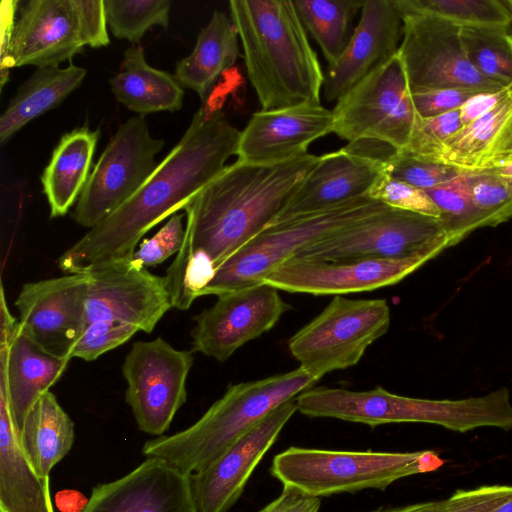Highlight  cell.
Returning a JSON list of instances; mask_svg holds the SVG:
<instances>
[{
  "mask_svg": "<svg viewBox=\"0 0 512 512\" xmlns=\"http://www.w3.org/2000/svg\"><path fill=\"white\" fill-rule=\"evenodd\" d=\"M395 6L403 21L398 53L411 93L442 88L498 92L507 88L483 76L469 62L460 25L433 14Z\"/></svg>",
  "mask_w": 512,
  "mask_h": 512,
  "instance_id": "obj_11",
  "label": "cell"
},
{
  "mask_svg": "<svg viewBox=\"0 0 512 512\" xmlns=\"http://www.w3.org/2000/svg\"><path fill=\"white\" fill-rule=\"evenodd\" d=\"M0 512H54L49 479L23 451L5 387L0 384Z\"/></svg>",
  "mask_w": 512,
  "mask_h": 512,
  "instance_id": "obj_26",
  "label": "cell"
},
{
  "mask_svg": "<svg viewBox=\"0 0 512 512\" xmlns=\"http://www.w3.org/2000/svg\"><path fill=\"white\" fill-rule=\"evenodd\" d=\"M86 73L85 68L73 64L65 68H37L19 87L0 117L1 144L30 121L57 107L82 83Z\"/></svg>",
  "mask_w": 512,
  "mask_h": 512,
  "instance_id": "obj_30",
  "label": "cell"
},
{
  "mask_svg": "<svg viewBox=\"0 0 512 512\" xmlns=\"http://www.w3.org/2000/svg\"><path fill=\"white\" fill-rule=\"evenodd\" d=\"M390 325L385 299H348L335 296L324 310L288 341L292 356L311 376L356 365L366 349Z\"/></svg>",
  "mask_w": 512,
  "mask_h": 512,
  "instance_id": "obj_9",
  "label": "cell"
},
{
  "mask_svg": "<svg viewBox=\"0 0 512 512\" xmlns=\"http://www.w3.org/2000/svg\"><path fill=\"white\" fill-rule=\"evenodd\" d=\"M363 142L320 156L272 224L323 211L367 196L385 173L384 159ZM271 224V225H272Z\"/></svg>",
  "mask_w": 512,
  "mask_h": 512,
  "instance_id": "obj_18",
  "label": "cell"
},
{
  "mask_svg": "<svg viewBox=\"0 0 512 512\" xmlns=\"http://www.w3.org/2000/svg\"><path fill=\"white\" fill-rule=\"evenodd\" d=\"M364 1H293L304 28L318 43L328 65L334 64L347 46L353 17Z\"/></svg>",
  "mask_w": 512,
  "mask_h": 512,
  "instance_id": "obj_32",
  "label": "cell"
},
{
  "mask_svg": "<svg viewBox=\"0 0 512 512\" xmlns=\"http://www.w3.org/2000/svg\"><path fill=\"white\" fill-rule=\"evenodd\" d=\"M229 10L261 110L321 104L325 73L293 1L231 0Z\"/></svg>",
  "mask_w": 512,
  "mask_h": 512,
  "instance_id": "obj_3",
  "label": "cell"
},
{
  "mask_svg": "<svg viewBox=\"0 0 512 512\" xmlns=\"http://www.w3.org/2000/svg\"><path fill=\"white\" fill-rule=\"evenodd\" d=\"M359 22L338 60L328 65L324 97L337 101L375 67L397 53L403 21L393 0H365Z\"/></svg>",
  "mask_w": 512,
  "mask_h": 512,
  "instance_id": "obj_23",
  "label": "cell"
},
{
  "mask_svg": "<svg viewBox=\"0 0 512 512\" xmlns=\"http://www.w3.org/2000/svg\"><path fill=\"white\" fill-rule=\"evenodd\" d=\"M74 423L50 391L31 407L19 434L20 445L35 471L49 479L52 468L70 451Z\"/></svg>",
  "mask_w": 512,
  "mask_h": 512,
  "instance_id": "obj_31",
  "label": "cell"
},
{
  "mask_svg": "<svg viewBox=\"0 0 512 512\" xmlns=\"http://www.w3.org/2000/svg\"><path fill=\"white\" fill-rule=\"evenodd\" d=\"M164 146L150 134L145 116L128 119L116 131L89 175L73 213L76 223L93 228L124 202L157 167Z\"/></svg>",
  "mask_w": 512,
  "mask_h": 512,
  "instance_id": "obj_12",
  "label": "cell"
},
{
  "mask_svg": "<svg viewBox=\"0 0 512 512\" xmlns=\"http://www.w3.org/2000/svg\"><path fill=\"white\" fill-rule=\"evenodd\" d=\"M385 173L423 190H429L458 178L464 172L443 163L419 159L392 151L384 159Z\"/></svg>",
  "mask_w": 512,
  "mask_h": 512,
  "instance_id": "obj_38",
  "label": "cell"
},
{
  "mask_svg": "<svg viewBox=\"0 0 512 512\" xmlns=\"http://www.w3.org/2000/svg\"><path fill=\"white\" fill-rule=\"evenodd\" d=\"M183 214H173L160 230L149 239H145L135 251L132 259L144 268L163 263L178 253L183 246L186 224Z\"/></svg>",
  "mask_w": 512,
  "mask_h": 512,
  "instance_id": "obj_42",
  "label": "cell"
},
{
  "mask_svg": "<svg viewBox=\"0 0 512 512\" xmlns=\"http://www.w3.org/2000/svg\"><path fill=\"white\" fill-rule=\"evenodd\" d=\"M192 350H178L162 337L137 341L122 365L125 400L138 428L160 436L186 402V381L193 365Z\"/></svg>",
  "mask_w": 512,
  "mask_h": 512,
  "instance_id": "obj_13",
  "label": "cell"
},
{
  "mask_svg": "<svg viewBox=\"0 0 512 512\" xmlns=\"http://www.w3.org/2000/svg\"><path fill=\"white\" fill-rule=\"evenodd\" d=\"M82 272L88 277L87 324L114 321L151 333L173 308L164 277L132 258L98 263Z\"/></svg>",
  "mask_w": 512,
  "mask_h": 512,
  "instance_id": "obj_14",
  "label": "cell"
},
{
  "mask_svg": "<svg viewBox=\"0 0 512 512\" xmlns=\"http://www.w3.org/2000/svg\"><path fill=\"white\" fill-rule=\"evenodd\" d=\"M481 93L465 88H442L412 93V100L419 117L430 118L460 107L472 96Z\"/></svg>",
  "mask_w": 512,
  "mask_h": 512,
  "instance_id": "obj_44",
  "label": "cell"
},
{
  "mask_svg": "<svg viewBox=\"0 0 512 512\" xmlns=\"http://www.w3.org/2000/svg\"><path fill=\"white\" fill-rule=\"evenodd\" d=\"M367 196L404 211L440 219V211L428 193L384 173L370 188Z\"/></svg>",
  "mask_w": 512,
  "mask_h": 512,
  "instance_id": "obj_40",
  "label": "cell"
},
{
  "mask_svg": "<svg viewBox=\"0 0 512 512\" xmlns=\"http://www.w3.org/2000/svg\"><path fill=\"white\" fill-rule=\"evenodd\" d=\"M104 6L113 35L132 43L139 42L150 27L169 24V0H104Z\"/></svg>",
  "mask_w": 512,
  "mask_h": 512,
  "instance_id": "obj_35",
  "label": "cell"
},
{
  "mask_svg": "<svg viewBox=\"0 0 512 512\" xmlns=\"http://www.w3.org/2000/svg\"><path fill=\"white\" fill-rule=\"evenodd\" d=\"M68 362L40 350L19 329L9 346L0 348V384L18 435L31 407L58 381Z\"/></svg>",
  "mask_w": 512,
  "mask_h": 512,
  "instance_id": "obj_25",
  "label": "cell"
},
{
  "mask_svg": "<svg viewBox=\"0 0 512 512\" xmlns=\"http://www.w3.org/2000/svg\"><path fill=\"white\" fill-rule=\"evenodd\" d=\"M493 512H512V499L508 500Z\"/></svg>",
  "mask_w": 512,
  "mask_h": 512,
  "instance_id": "obj_51",
  "label": "cell"
},
{
  "mask_svg": "<svg viewBox=\"0 0 512 512\" xmlns=\"http://www.w3.org/2000/svg\"><path fill=\"white\" fill-rule=\"evenodd\" d=\"M334 117L321 104L255 112L241 131L237 161L274 165L307 154L309 145L333 132Z\"/></svg>",
  "mask_w": 512,
  "mask_h": 512,
  "instance_id": "obj_21",
  "label": "cell"
},
{
  "mask_svg": "<svg viewBox=\"0 0 512 512\" xmlns=\"http://www.w3.org/2000/svg\"><path fill=\"white\" fill-rule=\"evenodd\" d=\"M451 247L440 219L389 207L300 249L326 261L402 259Z\"/></svg>",
  "mask_w": 512,
  "mask_h": 512,
  "instance_id": "obj_10",
  "label": "cell"
},
{
  "mask_svg": "<svg viewBox=\"0 0 512 512\" xmlns=\"http://www.w3.org/2000/svg\"><path fill=\"white\" fill-rule=\"evenodd\" d=\"M274 287L259 283L221 294L194 317L192 351L223 362L242 345L269 331L291 306Z\"/></svg>",
  "mask_w": 512,
  "mask_h": 512,
  "instance_id": "obj_16",
  "label": "cell"
},
{
  "mask_svg": "<svg viewBox=\"0 0 512 512\" xmlns=\"http://www.w3.org/2000/svg\"><path fill=\"white\" fill-rule=\"evenodd\" d=\"M503 7L505 8L511 23H512V0H501Z\"/></svg>",
  "mask_w": 512,
  "mask_h": 512,
  "instance_id": "obj_52",
  "label": "cell"
},
{
  "mask_svg": "<svg viewBox=\"0 0 512 512\" xmlns=\"http://www.w3.org/2000/svg\"><path fill=\"white\" fill-rule=\"evenodd\" d=\"M109 83L116 99L141 116L183 105L184 90L175 76L150 66L137 46L124 52L120 71Z\"/></svg>",
  "mask_w": 512,
  "mask_h": 512,
  "instance_id": "obj_28",
  "label": "cell"
},
{
  "mask_svg": "<svg viewBox=\"0 0 512 512\" xmlns=\"http://www.w3.org/2000/svg\"><path fill=\"white\" fill-rule=\"evenodd\" d=\"M440 253L429 251L402 259L349 261L293 256L262 282L290 293L341 296L396 284Z\"/></svg>",
  "mask_w": 512,
  "mask_h": 512,
  "instance_id": "obj_17",
  "label": "cell"
},
{
  "mask_svg": "<svg viewBox=\"0 0 512 512\" xmlns=\"http://www.w3.org/2000/svg\"><path fill=\"white\" fill-rule=\"evenodd\" d=\"M0 348L8 347L19 329V322L12 315L6 304L4 289L1 287L0 297Z\"/></svg>",
  "mask_w": 512,
  "mask_h": 512,
  "instance_id": "obj_49",
  "label": "cell"
},
{
  "mask_svg": "<svg viewBox=\"0 0 512 512\" xmlns=\"http://www.w3.org/2000/svg\"><path fill=\"white\" fill-rule=\"evenodd\" d=\"M512 499V486L486 485L460 489L446 498L438 512H493Z\"/></svg>",
  "mask_w": 512,
  "mask_h": 512,
  "instance_id": "obj_43",
  "label": "cell"
},
{
  "mask_svg": "<svg viewBox=\"0 0 512 512\" xmlns=\"http://www.w3.org/2000/svg\"><path fill=\"white\" fill-rule=\"evenodd\" d=\"M332 112L333 133L341 139L404 151L419 116L398 51L337 100Z\"/></svg>",
  "mask_w": 512,
  "mask_h": 512,
  "instance_id": "obj_8",
  "label": "cell"
},
{
  "mask_svg": "<svg viewBox=\"0 0 512 512\" xmlns=\"http://www.w3.org/2000/svg\"><path fill=\"white\" fill-rule=\"evenodd\" d=\"M81 30L86 45L99 48L110 42L104 1L76 0Z\"/></svg>",
  "mask_w": 512,
  "mask_h": 512,
  "instance_id": "obj_45",
  "label": "cell"
},
{
  "mask_svg": "<svg viewBox=\"0 0 512 512\" xmlns=\"http://www.w3.org/2000/svg\"><path fill=\"white\" fill-rule=\"evenodd\" d=\"M297 410L308 417L335 418L375 427L391 423H426L465 433L477 428L512 427V402L506 388L457 400L413 398L382 387L368 391L316 387L299 394Z\"/></svg>",
  "mask_w": 512,
  "mask_h": 512,
  "instance_id": "obj_4",
  "label": "cell"
},
{
  "mask_svg": "<svg viewBox=\"0 0 512 512\" xmlns=\"http://www.w3.org/2000/svg\"><path fill=\"white\" fill-rule=\"evenodd\" d=\"M85 45L76 0H31L16 19L10 60L12 67L58 66Z\"/></svg>",
  "mask_w": 512,
  "mask_h": 512,
  "instance_id": "obj_22",
  "label": "cell"
},
{
  "mask_svg": "<svg viewBox=\"0 0 512 512\" xmlns=\"http://www.w3.org/2000/svg\"><path fill=\"white\" fill-rule=\"evenodd\" d=\"M99 135V130L87 126L77 128L64 134L53 150L41 176L51 217L65 215L81 194Z\"/></svg>",
  "mask_w": 512,
  "mask_h": 512,
  "instance_id": "obj_29",
  "label": "cell"
},
{
  "mask_svg": "<svg viewBox=\"0 0 512 512\" xmlns=\"http://www.w3.org/2000/svg\"><path fill=\"white\" fill-rule=\"evenodd\" d=\"M80 512H199L192 474L147 457L114 481L99 484Z\"/></svg>",
  "mask_w": 512,
  "mask_h": 512,
  "instance_id": "obj_20",
  "label": "cell"
},
{
  "mask_svg": "<svg viewBox=\"0 0 512 512\" xmlns=\"http://www.w3.org/2000/svg\"><path fill=\"white\" fill-rule=\"evenodd\" d=\"M368 196L341 205L272 224L262 230L216 271L199 297L239 290L263 279L297 252L331 233L388 209Z\"/></svg>",
  "mask_w": 512,
  "mask_h": 512,
  "instance_id": "obj_7",
  "label": "cell"
},
{
  "mask_svg": "<svg viewBox=\"0 0 512 512\" xmlns=\"http://www.w3.org/2000/svg\"><path fill=\"white\" fill-rule=\"evenodd\" d=\"M139 330L131 325L114 321H94L86 325L76 341L71 359L76 357L92 361L102 354L127 342Z\"/></svg>",
  "mask_w": 512,
  "mask_h": 512,
  "instance_id": "obj_41",
  "label": "cell"
},
{
  "mask_svg": "<svg viewBox=\"0 0 512 512\" xmlns=\"http://www.w3.org/2000/svg\"><path fill=\"white\" fill-rule=\"evenodd\" d=\"M466 173L471 198L483 227H496L512 219V176L491 169Z\"/></svg>",
  "mask_w": 512,
  "mask_h": 512,
  "instance_id": "obj_37",
  "label": "cell"
},
{
  "mask_svg": "<svg viewBox=\"0 0 512 512\" xmlns=\"http://www.w3.org/2000/svg\"><path fill=\"white\" fill-rule=\"evenodd\" d=\"M445 499L436 500V501H427L420 502L415 504H410L406 506H401L392 509H378L373 512H438L441 507L444 505Z\"/></svg>",
  "mask_w": 512,
  "mask_h": 512,
  "instance_id": "obj_50",
  "label": "cell"
},
{
  "mask_svg": "<svg viewBox=\"0 0 512 512\" xmlns=\"http://www.w3.org/2000/svg\"><path fill=\"white\" fill-rule=\"evenodd\" d=\"M461 41L469 62L486 78L512 86V30L510 25L461 26Z\"/></svg>",
  "mask_w": 512,
  "mask_h": 512,
  "instance_id": "obj_33",
  "label": "cell"
},
{
  "mask_svg": "<svg viewBox=\"0 0 512 512\" xmlns=\"http://www.w3.org/2000/svg\"><path fill=\"white\" fill-rule=\"evenodd\" d=\"M403 9L433 14L465 25H510L501 0H394Z\"/></svg>",
  "mask_w": 512,
  "mask_h": 512,
  "instance_id": "obj_36",
  "label": "cell"
},
{
  "mask_svg": "<svg viewBox=\"0 0 512 512\" xmlns=\"http://www.w3.org/2000/svg\"><path fill=\"white\" fill-rule=\"evenodd\" d=\"M462 127L459 109L430 118L419 117L409 144L401 153L436 162L444 143Z\"/></svg>",
  "mask_w": 512,
  "mask_h": 512,
  "instance_id": "obj_39",
  "label": "cell"
},
{
  "mask_svg": "<svg viewBox=\"0 0 512 512\" xmlns=\"http://www.w3.org/2000/svg\"><path fill=\"white\" fill-rule=\"evenodd\" d=\"M436 162L470 173L512 165V86L486 115L451 136Z\"/></svg>",
  "mask_w": 512,
  "mask_h": 512,
  "instance_id": "obj_24",
  "label": "cell"
},
{
  "mask_svg": "<svg viewBox=\"0 0 512 512\" xmlns=\"http://www.w3.org/2000/svg\"><path fill=\"white\" fill-rule=\"evenodd\" d=\"M85 273L25 283L15 301L19 331L43 352L71 359L87 325Z\"/></svg>",
  "mask_w": 512,
  "mask_h": 512,
  "instance_id": "obj_15",
  "label": "cell"
},
{
  "mask_svg": "<svg viewBox=\"0 0 512 512\" xmlns=\"http://www.w3.org/2000/svg\"><path fill=\"white\" fill-rule=\"evenodd\" d=\"M239 41L231 17L215 11L199 33L192 53L177 63L175 78L204 103L218 77L239 58Z\"/></svg>",
  "mask_w": 512,
  "mask_h": 512,
  "instance_id": "obj_27",
  "label": "cell"
},
{
  "mask_svg": "<svg viewBox=\"0 0 512 512\" xmlns=\"http://www.w3.org/2000/svg\"><path fill=\"white\" fill-rule=\"evenodd\" d=\"M318 380L301 367L264 379L229 385L224 395L187 429L159 436L143 446L156 457L193 474L206 467L284 402Z\"/></svg>",
  "mask_w": 512,
  "mask_h": 512,
  "instance_id": "obj_5",
  "label": "cell"
},
{
  "mask_svg": "<svg viewBox=\"0 0 512 512\" xmlns=\"http://www.w3.org/2000/svg\"><path fill=\"white\" fill-rule=\"evenodd\" d=\"M321 500L283 487L277 498L258 512H320Z\"/></svg>",
  "mask_w": 512,
  "mask_h": 512,
  "instance_id": "obj_47",
  "label": "cell"
},
{
  "mask_svg": "<svg viewBox=\"0 0 512 512\" xmlns=\"http://www.w3.org/2000/svg\"><path fill=\"white\" fill-rule=\"evenodd\" d=\"M296 411L295 398L284 402L218 458L192 474L199 512H226L237 502L254 469Z\"/></svg>",
  "mask_w": 512,
  "mask_h": 512,
  "instance_id": "obj_19",
  "label": "cell"
},
{
  "mask_svg": "<svg viewBox=\"0 0 512 512\" xmlns=\"http://www.w3.org/2000/svg\"><path fill=\"white\" fill-rule=\"evenodd\" d=\"M509 87L498 92H481L468 99L459 109L463 126L473 123L492 110Z\"/></svg>",
  "mask_w": 512,
  "mask_h": 512,
  "instance_id": "obj_48",
  "label": "cell"
},
{
  "mask_svg": "<svg viewBox=\"0 0 512 512\" xmlns=\"http://www.w3.org/2000/svg\"><path fill=\"white\" fill-rule=\"evenodd\" d=\"M241 131L223 112L193 115L180 141L158 163L141 187L113 213L95 225L58 259L66 274L110 261L131 259L140 239L175 214L226 167L237 154Z\"/></svg>",
  "mask_w": 512,
  "mask_h": 512,
  "instance_id": "obj_2",
  "label": "cell"
},
{
  "mask_svg": "<svg viewBox=\"0 0 512 512\" xmlns=\"http://www.w3.org/2000/svg\"><path fill=\"white\" fill-rule=\"evenodd\" d=\"M426 192L440 211V221L451 247L475 230L484 228L482 218L471 198L466 172L453 181Z\"/></svg>",
  "mask_w": 512,
  "mask_h": 512,
  "instance_id": "obj_34",
  "label": "cell"
},
{
  "mask_svg": "<svg viewBox=\"0 0 512 512\" xmlns=\"http://www.w3.org/2000/svg\"><path fill=\"white\" fill-rule=\"evenodd\" d=\"M19 1L3 0L0 4V87L3 89L9 79L12 68L10 60V47L16 23V11Z\"/></svg>",
  "mask_w": 512,
  "mask_h": 512,
  "instance_id": "obj_46",
  "label": "cell"
},
{
  "mask_svg": "<svg viewBox=\"0 0 512 512\" xmlns=\"http://www.w3.org/2000/svg\"><path fill=\"white\" fill-rule=\"evenodd\" d=\"M319 159L307 153L274 165L236 160L192 198L184 207L183 246L164 276L173 308L187 310L219 267L272 224Z\"/></svg>",
  "mask_w": 512,
  "mask_h": 512,
  "instance_id": "obj_1",
  "label": "cell"
},
{
  "mask_svg": "<svg viewBox=\"0 0 512 512\" xmlns=\"http://www.w3.org/2000/svg\"><path fill=\"white\" fill-rule=\"evenodd\" d=\"M443 464L439 454L431 450L342 451L292 446L274 457L270 473L283 487L320 498L384 490L402 478L436 471Z\"/></svg>",
  "mask_w": 512,
  "mask_h": 512,
  "instance_id": "obj_6",
  "label": "cell"
}]
</instances>
